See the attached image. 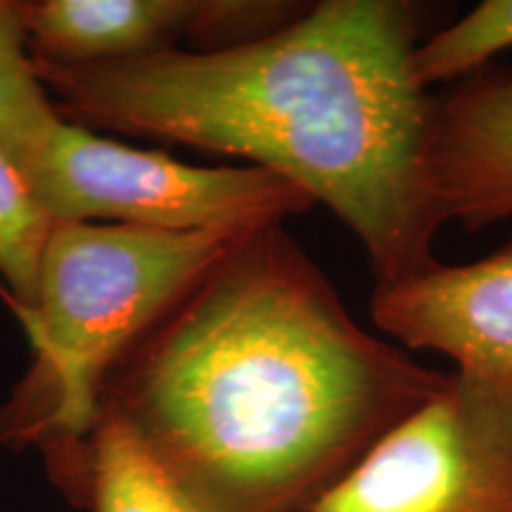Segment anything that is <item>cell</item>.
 <instances>
[{"label": "cell", "mask_w": 512, "mask_h": 512, "mask_svg": "<svg viewBox=\"0 0 512 512\" xmlns=\"http://www.w3.org/2000/svg\"><path fill=\"white\" fill-rule=\"evenodd\" d=\"M418 10L323 0L280 29L138 60H34L60 117L245 159L325 204L377 283L437 264L427 192L437 98L415 76Z\"/></svg>", "instance_id": "2"}, {"label": "cell", "mask_w": 512, "mask_h": 512, "mask_svg": "<svg viewBox=\"0 0 512 512\" xmlns=\"http://www.w3.org/2000/svg\"><path fill=\"white\" fill-rule=\"evenodd\" d=\"M83 505L93 512H202L112 418L98 420L88 444Z\"/></svg>", "instance_id": "9"}, {"label": "cell", "mask_w": 512, "mask_h": 512, "mask_svg": "<svg viewBox=\"0 0 512 512\" xmlns=\"http://www.w3.org/2000/svg\"><path fill=\"white\" fill-rule=\"evenodd\" d=\"M373 323L406 349L439 351L512 403V242L472 264H437L377 283Z\"/></svg>", "instance_id": "6"}, {"label": "cell", "mask_w": 512, "mask_h": 512, "mask_svg": "<svg viewBox=\"0 0 512 512\" xmlns=\"http://www.w3.org/2000/svg\"><path fill=\"white\" fill-rule=\"evenodd\" d=\"M24 178L53 221L107 219L176 233H252L313 204L259 166H195L64 117Z\"/></svg>", "instance_id": "4"}, {"label": "cell", "mask_w": 512, "mask_h": 512, "mask_svg": "<svg viewBox=\"0 0 512 512\" xmlns=\"http://www.w3.org/2000/svg\"><path fill=\"white\" fill-rule=\"evenodd\" d=\"M302 512H512V403L451 373Z\"/></svg>", "instance_id": "5"}, {"label": "cell", "mask_w": 512, "mask_h": 512, "mask_svg": "<svg viewBox=\"0 0 512 512\" xmlns=\"http://www.w3.org/2000/svg\"><path fill=\"white\" fill-rule=\"evenodd\" d=\"M446 377L363 330L273 223L242 235L121 358L100 418L202 512H302Z\"/></svg>", "instance_id": "1"}, {"label": "cell", "mask_w": 512, "mask_h": 512, "mask_svg": "<svg viewBox=\"0 0 512 512\" xmlns=\"http://www.w3.org/2000/svg\"><path fill=\"white\" fill-rule=\"evenodd\" d=\"M60 121L36 74L19 3L0 0V152L27 174Z\"/></svg>", "instance_id": "10"}, {"label": "cell", "mask_w": 512, "mask_h": 512, "mask_svg": "<svg viewBox=\"0 0 512 512\" xmlns=\"http://www.w3.org/2000/svg\"><path fill=\"white\" fill-rule=\"evenodd\" d=\"M242 235L55 221L34 304L17 316L36 366L0 432L41 446L76 503L86 498L88 444L107 375Z\"/></svg>", "instance_id": "3"}, {"label": "cell", "mask_w": 512, "mask_h": 512, "mask_svg": "<svg viewBox=\"0 0 512 512\" xmlns=\"http://www.w3.org/2000/svg\"><path fill=\"white\" fill-rule=\"evenodd\" d=\"M512 48V0H484L415 48V76L425 88L472 76Z\"/></svg>", "instance_id": "12"}, {"label": "cell", "mask_w": 512, "mask_h": 512, "mask_svg": "<svg viewBox=\"0 0 512 512\" xmlns=\"http://www.w3.org/2000/svg\"><path fill=\"white\" fill-rule=\"evenodd\" d=\"M427 192L439 226L512 216V76L479 74L434 107Z\"/></svg>", "instance_id": "8"}, {"label": "cell", "mask_w": 512, "mask_h": 512, "mask_svg": "<svg viewBox=\"0 0 512 512\" xmlns=\"http://www.w3.org/2000/svg\"><path fill=\"white\" fill-rule=\"evenodd\" d=\"M242 0H27L19 3L34 60L105 64L176 48L183 36L252 41L302 10Z\"/></svg>", "instance_id": "7"}, {"label": "cell", "mask_w": 512, "mask_h": 512, "mask_svg": "<svg viewBox=\"0 0 512 512\" xmlns=\"http://www.w3.org/2000/svg\"><path fill=\"white\" fill-rule=\"evenodd\" d=\"M53 226L22 171L0 152V280L15 316L34 304L38 268Z\"/></svg>", "instance_id": "11"}]
</instances>
